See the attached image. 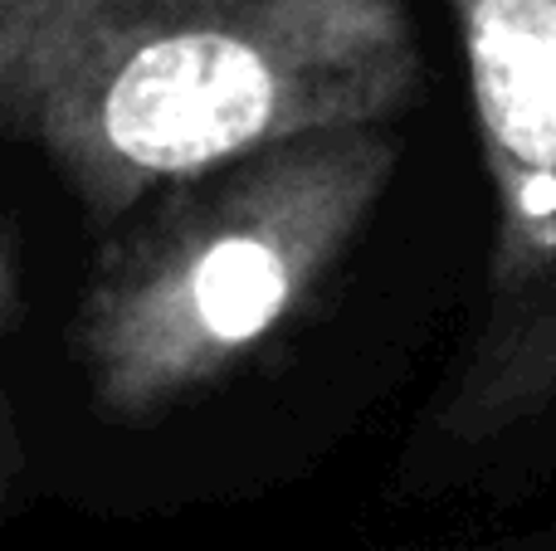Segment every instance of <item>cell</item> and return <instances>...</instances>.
Instances as JSON below:
<instances>
[{
	"mask_svg": "<svg viewBox=\"0 0 556 551\" xmlns=\"http://www.w3.org/2000/svg\"><path fill=\"white\" fill-rule=\"evenodd\" d=\"M420 88L405 0H0V137L39 146L88 215Z\"/></svg>",
	"mask_w": 556,
	"mask_h": 551,
	"instance_id": "cell-1",
	"label": "cell"
},
{
	"mask_svg": "<svg viewBox=\"0 0 556 551\" xmlns=\"http://www.w3.org/2000/svg\"><path fill=\"white\" fill-rule=\"evenodd\" d=\"M493 185L489 322L459 386L464 435L556 400V0H450Z\"/></svg>",
	"mask_w": 556,
	"mask_h": 551,
	"instance_id": "cell-3",
	"label": "cell"
},
{
	"mask_svg": "<svg viewBox=\"0 0 556 551\" xmlns=\"http://www.w3.org/2000/svg\"><path fill=\"white\" fill-rule=\"evenodd\" d=\"M395 171L381 127H332L166 191L98 259L78 367L113 415L220 381L332 273Z\"/></svg>",
	"mask_w": 556,
	"mask_h": 551,
	"instance_id": "cell-2",
	"label": "cell"
},
{
	"mask_svg": "<svg viewBox=\"0 0 556 551\" xmlns=\"http://www.w3.org/2000/svg\"><path fill=\"white\" fill-rule=\"evenodd\" d=\"M0 293H5V264H0Z\"/></svg>",
	"mask_w": 556,
	"mask_h": 551,
	"instance_id": "cell-5",
	"label": "cell"
},
{
	"mask_svg": "<svg viewBox=\"0 0 556 551\" xmlns=\"http://www.w3.org/2000/svg\"><path fill=\"white\" fill-rule=\"evenodd\" d=\"M15 430H10V415H5V406H0V488L10 484V474H15Z\"/></svg>",
	"mask_w": 556,
	"mask_h": 551,
	"instance_id": "cell-4",
	"label": "cell"
}]
</instances>
